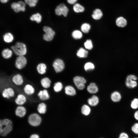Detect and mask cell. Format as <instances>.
I'll use <instances>...</instances> for the list:
<instances>
[{
    "label": "cell",
    "instance_id": "cell-1",
    "mask_svg": "<svg viewBox=\"0 0 138 138\" xmlns=\"http://www.w3.org/2000/svg\"><path fill=\"white\" fill-rule=\"evenodd\" d=\"M13 125L9 119H5L0 121V134L2 136H6L12 131Z\"/></svg>",
    "mask_w": 138,
    "mask_h": 138
},
{
    "label": "cell",
    "instance_id": "cell-2",
    "mask_svg": "<svg viewBox=\"0 0 138 138\" xmlns=\"http://www.w3.org/2000/svg\"><path fill=\"white\" fill-rule=\"evenodd\" d=\"M10 49H11L13 53L17 56H25L27 53L26 45L22 42H16L14 45L11 46Z\"/></svg>",
    "mask_w": 138,
    "mask_h": 138
},
{
    "label": "cell",
    "instance_id": "cell-3",
    "mask_svg": "<svg viewBox=\"0 0 138 138\" xmlns=\"http://www.w3.org/2000/svg\"><path fill=\"white\" fill-rule=\"evenodd\" d=\"M43 30L44 32L43 36V40L47 42L52 41L55 34V31L51 27L47 26H43Z\"/></svg>",
    "mask_w": 138,
    "mask_h": 138
},
{
    "label": "cell",
    "instance_id": "cell-4",
    "mask_svg": "<svg viewBox=\"0 0 138 138\" xmlns=\"http://www.w3.org/2000/svg\"><path fill=\"white\" fill-rule=\"evenodd\" d=\"M28 121L29 124L33 126L39 125L42 121V119L38 114L34 113L30 114L29 116Z\"/></svg>",
    "mask_w": 138,
    "mask_h": 138
},
{
    "label": "cell",
    "instance_id": "cell-5",
    "mask_svg": "<svg viewBox=\"0 0 138 138\" xmlns=\"http://www.w3.org/2000/svg\"><path fill=\"white\" fill-rule=\"evenodd\" d=\"M27 63V60L25 56H18L15 61V66L18 70H21L24 68Z\"/></svg>",
    "mask_w": 138,
    "mask_h": 138
},
{
    "label": "cell",
    "instance_id": "cell-6",
    "mask_svg": "<svg viewBox=\"0 0 138 138\" xmlns=\"http://www.w3.org/2000/svg\"><path fill=\"white\" fill-rule=\"evenodd\" d=\"M137 77L135 75L131 74L127 77L125 81V85L128 88H133L136 87L137 83L136 80Z\"/></svg>",
    "mask_w": 138,
    "mask_h": 138
},
{
    "label": "cell",
    "instance_id": "cell-7",
    "mask_svg": "<svg viewBox=\"0 0 138 138\" xmlns=\"http://www.w3.org/2000/svg\"><path fill=\"white\" fill-rule=\"evenodd\" d=\"M68 12V7L63 3L58 5L55 9V13L58 16L62 15L64 17H66Z\"/></svg>",
    "mask_w": 138,
    "mask_h": 138
},
{
    "label": "cell",
    "instance_id": "cell-8",
    "mask_svg": "<svg viewBox=\"0 0 138 138\" xmlns=\"http://www.w3.org/2000/svg\"><path fill=\"white\" fill-rule=\"evenodd\" d=\"M52 65L54 70L57 73L62 72L64 68V64L63 61L59 59H57L54 60Z\"/></svg>",
    "mask_w": 138,
    "mask_h": 138
},
{
    "label": "cell",
    "instance_id": "cell-9",
    "mask_svg": "<svg viewBox=\"0 0 138 138\" xmlns=\"http://www.w3.org/2000/svg\"><path fill=\"white\" fill-rule=\"evenodd\" d=\"M25 3L21 1H20L17 3H13L11 5V8L16 13H18L21 11H25Z\"/></svg>",
    "mask_w": 138,
    "mask_h": 138
},
{
    "label": "cell",
    "instance_id": "cell-10",
    "mask_svg": "<svg viewBox=\"0 0 138 138\" xmlns=\"http://www.w3.org/2000/svg\"><path fill=\"white\" fill-rule=\"evenodd\" d=\"M73 81L75 84L78 89L82 90L85 88V84L86 81L83 77L76 76L74 78Z\"/></svg>",
    "mask_w": 138,
    "mask_h": 138
},
{
    "label": "cell",
    "instance_id": "cell-11",
    "mask_svg": "<svg viewBox=\"0 0 138 138\" xmlns=\"http://www.w3.org/2000/svg\"><path fill=\"white\" fill-rule=\"evenodd\" d=\"M12 80L14 83L17 86L22 85L24 82L23 77L19 73H17L15 74L12 77Z\"/></svg>",
    "mask_w": 138,
    "mask_h": 138
},
{
    "label": "cell",
    "instance_id": "cell-12",
    "mask_svg": "<svg viewBox=\"0 0 138 138\" xmlns=\"http://www.w3.org/2000/svg\"><path fill=\"white\" fill-rule=\"evenodd\" d=\"M14 95L15 92L14 90L10 87L5 89L2 93L3 96L4 98L8 99L14 97Z\"/></svg>",
    "mask_w": 138,
    "mask_h": 138
},
{
    "label": "cell",
    "instance_id": "cell-13",
    "mask_svg": "<svg viewBox=\"0 0 138 138\" xmlns=\"http://www.w3.org/2000/svg\"><path fill=\"white\" fill-rule=\"evenodd\" d=\"M47 66L44 63H41L38 64L36 67V69L38 74L40 75H44L47 72Z\"/></svg>",
    "mask_w": 138,
    "mask_h": 138
},
{
    "label": "cell",
    "instance_id": "cell-14",
    "mask_svg": "<svg viewBox=\"0 0 138 138\" xmlns=\"http://www.w3.org/2000/svg\"><path fill=\"white\" fill-rule=\"evenodd\" d=\"M26 113L25 108L22 106H19L16 108L15 113L16 116L20 118L24 117Z\"/></svg>",
    "mask_w": 138,
    "mask_h": 138
},
{
    "label": "cell",
    "instance_id": "cell-15",
    "mask_svg": "<svg viewBox=\"0 0 138 138\" xmlns=\"http://www.w3.org/2000/svg\"><path fill=\"white\" fill-rule=\"evenodd\" d=\"M13 54L12 50L9 48H6L3 50L1 52L2 57L5 59H8L10 58Z\"/></svg>",
    "mask_w": 138,
    "mask_h": 138
},
{
    "label": "cell",
    "instance_id": "cell-16",
    "mask_svg": "<svg viewBox=\"0 0 138 138\" xmlns=\"http://www.w3.org/2000/svg\"><path fill=\"white\" fill-rule=\"evenodd\" d=\"M38 96L40 99L42 100H46L48 99L50 96L47 90L45 89L39 91Z\"/></svg>",
    "mask_w": 138,
    "mask_h": 138
},
{
    "label": "cell",
    "instance_id": "cell-17",
    "mask_svg": "<svg viewBox=\"0 0 138 138\" xmlns=\"http://www.w3.org/2000/svg\"><path fill=\"white\" fill-rule=\"evenodd\" d=\"M26 98L23 94H20L18 95L15 100L16 103L19 106H22L26 102Z\"/></svg>",
    "mask_w": 138,
    "mask_h": 138
},
{
    "label": "cell",
    "instance_id": "cell-18",
    "mask_svg": "<svg viewBox=\"0 0 138 138\" xmlns=\"http://www.w3.org/2000/svg\"><path fill=\"white\" fill-rule=\"evenodd\" d=\"M4 41L8 43L12 42L14 39L13 34L10 32H7L4 34L3 37Z\"/></svg>",
    "mask_w": 138,
    "mask_h": 138
},
{
    "label": "cell",
    "instance_id": "cell-19",
    "mask_svg": "<svg viewBox=\"0 0 138 138\" xmlns=\"http://www.w3.org/2000/svg\"><path fill=\"white\" fill-rule=\"evenodd\" d=\"M121 98V96L118 91H114L111 94V99L113 102H117L120 101Z\"/></svg>",
    "mask_w": 138,
    "mask_h": 138
},
{
    "label": "cell",
    "instance_id": "cell-20",
    "mask_svg": "<svg viewBox=\"0 0 138 138\" xmlns=\"http://www.w3.org/2000/svg\"><path fill=\"white\" fill-rule=\"evenodd\" d=\"M51 81L48 77H45L41 80V83L42 87L45 88H49L51 85Z\"/></svg>",
    "mask_w": 138,
    "mask_h": 138
},
{
    "label": "cell",
    "instance_id": "cell-21",
    "mask_svg": "<svg viewBox=\"0 0 138 138\" xmlns=\"http://www.w3.org/2000/svg\"><path fill=\"white\" fill-rule=\"evenodd\" d=\"M24 90L25 93L29 95H32L34 93L35 91L33 87L29 84H26L25 86Z\"/></svg>",
    "mask_w": 138,
    "mask_h": 138
},
{
    "label": "cell",
    "instance_id": "cell-22",
    "mask_svg": "<svg viewBox=\"0 0 138 138\" xmlns=\"http://www.w3.org/2000/svg\"><path fill=\"white\" fill-rule=\"evenodd\" d=\"M117 25L120 27H123L127 24V21L123 17H120L117 18L116 20Z\"/></svg>",
    "mask_w": 138,
    "mask_h": 138
},
{
    "label": "cell",
    "instance_id": "cell-23",
    "mask_svg": "<svg viewBox=\"0 0 138 138\" xmlns=\"http://www.w3.org/2000/svg\"><path fill=\"white\" fill-rule=\"evenodd\" d=\"M87 91L91 94H95L98 91V88L96 84L94 83H91L87 87Z\"/></svg>",
    "mask_w": 138,
    "mask_h": 138
},
{
    "label": "cell",
    "instance_id": "cell-24",
    "mask_svg": "<svg viewBox=\"0 0 138 138\" xmlns=\"http://www.w3.org/2000/svg\"><path fill=\"white\" fill-rule=\"evenodd\" d=\"M102 15V13L101 10L99 9H96L93 11L92 17L93 19L98 20L100 19Z\"/></svg>",
    "mask_w": 138,
    "mask_h": 138
},
{
    "label": "cell",
    "instance_id": "cell-25",
    "mask_svg": "<svg viewBox=\"0 0 138 138\" xmlns=\"http://www.w3.org/2000/svg\"><path fill=\"white\" fill-rule=\"evenodd\" d=\"M66 94L68 95L72 96L76 94V91L75 88L71 86H67L65 88Z\"/></svg>",
    "mask_w": 138,
    "mask_h": 138
},
{
    "label": "cell",
    "instance_id": "cell-26",
    "mask_svg": "<svg viewBox=\"0 0 138 138\" xmlns=\"http://www.w3.org/2000/svg\"><path fill=\"white\" fill-rule=\"evenodd\" d=\"M42 19L41 15L38 13L32 15L30 17L31 21H35L37 24H39L41 22Z\"/></svg>",
    "mask_w": 138,
    "mask_h": 138
},
{
    "label": "cell",
    "instance_id": "cell-27",
    "mask_svg": "<svg viewBox=\"0 0 138 138\" xmlns=\"http://www.w3.org/2000/svg\"><path fill=\"white\" fill-rule=\"evenodd\" d=\"M99 100L98 97L95 95L93 96L88 100V103L92 106L97 105L99 102Z\"/></svg>",
    "mask_w": 138,
    "mask_h": 138
},
{
    "label": "cell",
    "instance_id": "cell-28",
    "mask_svg": "<svg viewBox=\"0 0 138 138\" xmlns=\"http://www.w3.org/2000/svg\"><path fill=\"white\" fill-rule=\"evenodd\" d=\"M38 112L41 114H45L47 111V106L43 102L39 104L37 108Z\"/></svg>",
    "mask_w": 138,
    "mask_h": 138
},
{
    "label": "cell",
    "instance_id": "cell-29",
    "mask_svg": "<svg viewBox=\"0 0 138 138\" xmlns=\"http://www.w3.org/2000/svg\"><path fill=\"white\" fill-rule=\"evenodd\" d=\"M88 52L87 51L83 48H80L77 51V55L80 58H84L87 56Z\"/></svg>",
    "mask_w": 138,
    "mask_h": 138
},
{
    "label": "cell",
    "instance_id": "cell-30",
    "mask_svg": "<svg viewBox=\"0 0 138 138\" xmlns=\"http://www.w3.org/2000/svg\"><path fill=\"white\" fill-rule=\"evenodd\" d=\"M73 9L74 11L76 13L83 12L85 10L84 7L80 4L78 3L74 4Z\"/></svg>",
    "mask_w": 138,
    "mask_h": 138
},
{
    "label": "cell",
    "instance_id": "cell-31",
    "mask_svg": "<svg viewBox=\"0 0 138 138\" xmlns=\"http://www.w3.org/2000/svg\"><path fill=\"white\" fill-rule=\"evenodd\" d=\"M91 111L90 108L87 105H85L82 107L81 109L82 113L84 115H88Z\"/></svg>",
    "mask_w": 138,
    "mask_h": 138
},
{
    "label": "cell",
    "instance_id": "cell-32",
    "mask_svg": "<svg viewBox=\"0 0 138 138\" xmlns=\"http://www.w3.org/2000/svg\"><path fill=\"white\" fill-rule=\"evenodd\" d=\"M72 36L73 38L75 39H79L82 38L83 35L80 31L76 30L73 31Z\"/></svg>",
    "mask_w": 138,
    "mask_h": 138
},
{
    "label": "cell",
    "instance_id": "cell-33",
    "mask_svg": "<svg viewBox=\"0 0 138 138\" xmlns=\"http://www.w3.org/2000/svg\"><path fill=\"white\" fill-rule=\"evenodd\" d=\"M90 26L87 23H84L82 24L81 27V29L82 31L85 33H88L90 28Z\"/></svg>",
    "mask_w": 138,
    "mask_h": 138
},
{
    "label": "cell",
    "instance_id": "cell-34",
    "mask_svg": "<svg viewBox=\"0 0 138 138\" xmlns=\"http://www.w3.org/2000/svg\"><path fill=\"white\" fill-rule=\"evenodd\" d=\"M63 88L62 83L60 82L55 83L53 87V89L55 92H58L60 91Z\"/></svg>",
    "mask_w": 138,
    "mask_h": 138
},
{
    "label": "cell",
    "instance_id": "cell-35",
    "mask_svg": "<svg viewBox=\"0 0 138 138\" xmlns=\"http://www.w3.org/2000/svg\"><path fill=\"white\" fill-rule=\"evenodd\" d=\"M84 68L85 71H89L94 69L95 68V66L93 63L90 62H88L85 64Z\"/></svg>",
    "mask_w": 138,
    "mask_h": 138
},
{
    "label": "cell",
    "instance_id": "cell-36",
    "mask_svg": "<svg viewBox=\"0 0 138 138\" xmlns=\"http://www.w3.org/2000/svg\"><path fill=\"white\" fill-rule=\"evenodd\" d=\"M25 1L30 7H32L36 6L38 0H25Z\"/></svg>",
    "mask_w": 138,
    "mask_h": 138
},
{
    "label": "cell",
    "instance_id": "cell-37",
    "mask_svg": "<svg viewBox=\"0 0 138 138\" xmlns=\"http://www.w3.org/2000/svg\"><path fill=\"white\" fill-rule=\"evenodd\" d=\"M131 107L133 109L138 108V99L135 98L133 99L131 102Z\"/></svg>",
    "mask_w": 138,
    "mask_h": 138
},
{
    "label": "cell",
    "instance_id": "cell-38",
    "mask_svg": "<svg viewBox=\"0 0 138 138\" xmlns=\"http://www.w3.org/2000/svg\"><path fill=\"white\" fill-rule=\"evenodd\" d=\"M84 45L87 49L90 50L93 48V45L90 39L87 40L84 43Z\"/></svg>",
    "mask_w": 138,
    "mask_h": 138
},
{
    "label": "cell",
    "instance_id": "cell-39",
    "mask_svg": "<svg viewBox=\"0 0 138 138\" xmlns=\"http://www.w3.org/2000/svg\"><path fill=\"white\" fill-rule=\"evenodd\" d=\"M131 130L134 133L138 135V123H134L131 126Z\"/></svg>",
    "mask_w": 138,
    "mask_h": 138
},
{
    "label": "cell",
    "instance_id": "cell-40",
    "mask_svg": "<svg viewBox=\"0 0 138 138\" xmlns=\"http://www.w3.org/2000/svg\"><path fill=\"white\" fill-rule=\"evenodd\" d=\"M118 138H129V137L127 133L122 132L119 134Z\"/></svg>",
    "mask_w": 138,
    "mask_h": 138
},
{
    "label": "cell",
    "instance_id": "cell-41",
    "mask_svg": "<svg viewBox=\"0 0 138 138\" xmlns=\"http://www.w3.org/2000/svg\"><path fill=\"white\" fill-rule=\"evenodd\" d=\"M77 1V0H67V2L71 4H75Z\"/></svg>",
    "mask_w": 138,
    "mask_h": 138
},
{
    "label": "cell",
    "instance_id": "cell-42",
    "mask_svg": "<svg viewBox=\"0 0 138 138\" xmlns=\"http://www.w3.org/2000/svg\"><path fill=\"white\" fill-rule=\"evenodd\" d=\"M29 138H39V136L37 134H33L31 135Z\"/></svg>",
    "mask_w": 138,
    "mask_h": 138
},
{
    "label": "cell",
    "instance_id": "cell-43",
    "mask_svg": "<svg viewBox=\"0 0 138 138\" xmlns=\"http://www.w3.org/2000/svg\"><path fill=\"white\" fill-rule=\"evenodd\" d=\"M134 117L136 120L138 121V110L135 112L134 114Z\"/></svg>",
    "mask_w": 138,
    "mask_h": 138
},
{
    "label": "cell",
    "instance_id": "cell-44",
    "mask_svg": "<svg viewBox=\"0 0 138 138\" xmlns=\"http://www.w3.org/2000/svg\"><path fill=\"white\" fill-rule=\"evenodd\" d=\"M9 0H0L1 2L3 3H5L7 2Z\"/></svg>",
    "mask_w": 138,
    "mask_h": 138
},
{
    "label": "cell",
    "instance_id": "cell-45",
    "mask_svg": "<svg viewBox=\"0 0 138 138\" xmlns=\"http://www.w3.org/2000/svg\"><path fill=\"white\" fill-rule=\"evenodd\" d=\"M134 138H138V137H134Z\"/></svg>",
    "mask_w": 138,
    "mask_h": 138
},
{
    "label": "cell",
    "instance_id": "cell-46",
    "mask_svg": "<svg viewBox=\"0 0 138 138\" xmlns=\"http://www.w3.org/2000/svg\"><path fill=\"white\" fill-rule=\"evenodd\" d=\"M100 138H105L103 137H100Z\"/></svg>",
    "mask_w": 138,
    "mask_h": 138
}]
</instances>
